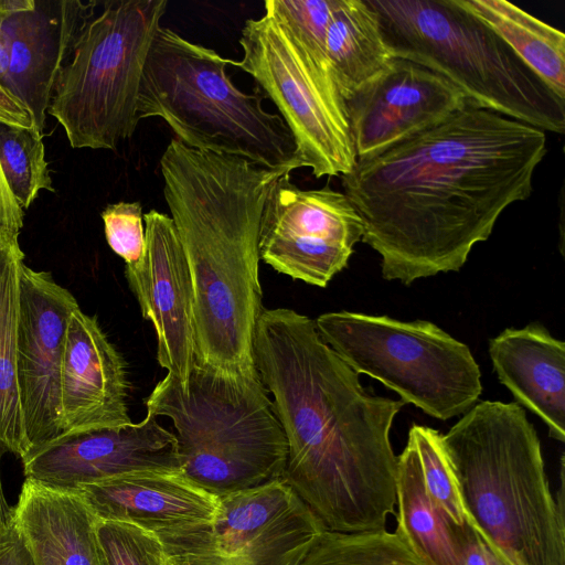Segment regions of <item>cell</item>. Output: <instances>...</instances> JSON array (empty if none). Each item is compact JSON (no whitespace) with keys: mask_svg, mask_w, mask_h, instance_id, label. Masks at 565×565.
Returning <instances> with one entry per match:
<instances>
[{"mask_svg":"<svg viewBox=\"0 0 565 565\" xmlns=\"http://www.w3.org/2000/svg\"><path fill=\"white\" fill-rule=\"evenodd\" d=\"M546 134L467 104L436 126L341 175L362 239L381 256L383 278L411 285L458 271L489 238L502 212L533 191Z\"/></svg>","mask_w":565,"mask_h":565,"instance_id":"obj_1","label":"cell"},{"mask_svg":"<svg viewBox=\"0 0 565 565\" xmlns=\"http://www.w3.org/2000/svg\"><path fill=\"white\" fill-rule=\"evenodd\" d=\"M253 354L287 440L284 480L327 530H384L396 507L390 431L402 401L367 393L309 317L262 311Z\"/></svg>","mask_w":565,"mask_h":565,"instance_id":"obj_2","label":"cell"},{"mask_svg":"<svg viewBox=\"0 0 565 565\" xmlns=\"http://www.w3.org/2000/svg\"><path fill=\"white\" fill-rule=\"evenodd\" d=\"M160 168L192 281L195 362L225 374H255L254 335L264 310L260 223L270 186L290 172L195 150L177 138Z\"/></svg>","mask_w":565,"mask_h":565,"instance_id":"obj_3","label":"cell"},{"mask_svg":"<svg viewBox=\"0 0 565 565\" xmlns=\"http://www.w3.org/2000/svg\"><path fill=\"white\" fill-rule=\"evenodd\" d=\"M441 443L467 523L508 565H565V507L521 405L476 403Z\"/></svg>","mask_w":565,"mask_h":565,"instance_id":"obj_4","label":"cell"},{"mask_svg":"<svg viewBox=\"0 0 565 565\" xmlns=\"http://www.w3.org/2000/svg\"><path fill=\"white\" fill-rule=\"evenodd\" d=\"M237 62L171 29L157 30L142 71L139 119L159 117L189 148L245 158L274 170L303 168L295 139L263 95L239 90L227 75Z\"/></svg>","mask_w":565,"mask_h":565,"instance_id":"obj_5","label":"cell"},{"mask_svg":"<svg viewBox=\"0 0 565 565\" xmlns=\"http://www.w3.org/2000/svg\"><path fill=\"white\" fill-rule=\"evenodd\" d=\"M147 414L172 420L182 475L217 497L284 479L287 440L259 379L199 365L181 387L167 374L146 398Z\"/></svg>","mask_w":565,"mask_h":565,"instance_id":"obj_6","label":"cell"},{"mask_svg":"<svg viewBox=\"0 0 565 565\" xmlns=\"http://www.w3.org/2000/svg\"><path fill=\"white\" fill-rule=\"evenodd\" d=\"M394 58L438 74L468 104L554 134L565 131L556 96L486 24L454 0H367Z\"/></svg>","mask_w":565,"mask_h":565,"instance_id":"obj_7","label":"cell"},{"mask_svg":"<svg viewBox=\"0 0 565 565\" xmlns=\"http://www.w3.org/2000/svg\"><path fill=\"white\" fill-rule=\"evenodd\" d=\"M167 4L105 1L85 25L47 109L73 148L115 150L136 131L142 71Z\"/></svg>","mask_w":565,"mask_h":565,"instance_id":"obj_8","label":"cell"},{"mask_svg":"<svg viewBox=\"0 0 565 565\" xmlns=\"http://www.w3.org/2000/svg\"><path fill=\"white\" fill-rule=\"evenodd\" d=\"M323 341L358 374H366L424 413L447 420L478 402L481 373L469 348L424 320L338 311L320 315Z\"/></svg>","mask_w":565,"mask_h":565,"instance_id":"obj_9","label":"cell"},{"mask_svg":"<svg viewBox=\"0 0 565 565\" xmlns=\"http://www.w3.org/2000/svg\"><path fill=\"white\" fill-rule=\"evenodd\" d=\"M236 66L271 99L289 128L303 167L316 178L349 173L356 154L342 98L322 71L267 12L248 19L239 39Z\"/></svg>","mask_w":565,"mask_h":565,"instance_id":"obj_10","label":"cell"},{"mask_svg":"<svg viewBox=\"0 0 565 565\" xmlns=\"http://www.w3.org/2000/svg\"><path fill=\"white\" fill-rule=\"evenodd\" d=\"M324 529L280 479L220 497L210 525L164 547L186 565H296Z\"/></svg>","mask_w":565,"mask_h":565,"instance_id":"obj_11","label":"cell"},{"mask_svg":"<svg viewBox=\"0 0 565 565\" xmlns=\"http://www.w3.org/2000/svg\"><path fill=\"white\" fill-rule=\"evenodd\" d=\"M361 220L344 193L301 190L280 175L270 186L260 223L259 256L295 280L326 287L362 239Z\"/></svg>","mask_w":565,"mask_h":565,"instance_id":"obj_12","label":"cell"},{"mask_svg":"<svg viewBox=\"0 0 565 565\" xmlns=\"http://www.w3.org/2000/svg\"><path fill=\"white\" fill-rule=\"evenodd\" d=\"M77 308L50 273L22 264L17 377L29 452L62 434L61 366L70 317Z\"/></svg>","mask_w":565,"mask_h":565,"instance_id":"obj_13","label":"cell"},{"mask_svg":"<svg viewBox=\"0 0 565 565\" xmlns=\"http://www.w3.org/2000/svg\"><path fill=\"white\" fill-rule=\"evenodd\" d=\"M21 460L25 479L61 490L131 472L182 473L175 435L150 414L139 423L60 436Z\"/></svg>","mask_w":565,"mask_h":565,"instance_id":"obj_14","label":"cell"},{"mask_svg":"<svg viewBox=\"0 0 565 565\" xmlns=\"http://www.w3.org/2000/svg\"><path fill=\"white\" fill-rule=\"evenodd\" d=\"M450 82L407 60L394 58L344 100L356 159L425 131L467 105Z\"/></svg>","mask_w":565,"mask_h":565,"instance_id":"obj_15","label":"cell"},{"mask_svg":"<svg viewBox=\"0 0 565 565\" xmlns=\"http://www.w3.org/2000/svg\"><path fill=\"white\" fill-rule=\"evenodd\" d=\"M143 221L142 258L126 266L125 275L142 317L156 330L160 366L184 388L195 363L191 276L172 218L151 210Z\"/></svg>","mask_w":565,"mask_h":565,"instance_id":"obj_16","label":"cell"},{"mask_svg":"<svg viewBox=\"0 0 565 565\" xmlns=\"http://www.w3.org/2000/svg\"><path fill=\"white\" fill-rule=\"evenodd\" d=\"M2 3L11 83L31 111L35 129L43 135L60 71L100 2L2 0Z\"/></svg>","mask_w":565,"mask_h":565,"instance_id":"obj_17","label":"cell"},{"mask_svg":"<svg viewBox=\"0 0 565 565\" xmlns=\"http://www.w3.org/2000/svg\"><path fill=\"white\" fill-rule=\"evenodd\" d=\"M126 362L95 316L70 317L62 358L60 419L63 435L132 423Z\"/></svg>","mask_w":565,"mask_h":565,"instance_id":"obj_18","label":"cell"},{"mask_svg":"<svg viewBox=\"0 0 565 565\" xmlns=\"http://www.w3.org/2000/svg\"><path fill=\"white\" fill-rule=\"evenodd\" d=\"M100 520L135 524L163 545L210 525L220 497L182 473L141 471L86 484L77 490Z\"/></svg>","mask_w":565,"mask_h":565,"instance_id":"obj_19","label":"cell"},{"mask_svg":"<svg viewBox=\"0 0 565 565\" xmlns=\"http://www.w3.org/2000/svg\"><path fill=\"white\" fill-rule=\"evenodd\" d=\"M499 381L565 441V343L540 323L508 328L489 341Z\"/></svg>","mask_w":565,"mask_h":565,"instance_id":"obj_20","label":"cell"},{"mask_svg":"<svg viewBox=\"0 0 565 565\" xmlns=\"http://www.w3.org/2000/svg\"><path fill=\"white\" fill-rule=\"evenodd\" d=\"M97 516L84 497L25 479L14 524L31 565H105L96 539Z\"/></svg>","mask_w":565,"mask_h":565,"instance_id":"obj_21","label":"cell"},{"mask_svg":"<svg viewBox=\"0 0 565 565\" xmlns=\"http://www.w3.org/2000/svg\"><path fill=\"white\" fill-rule=\"evenodd\" d=\"M326 51L344 100L381 75L394 60L367 0H337Z\"/></svg>","mask_w":565,"mask_h":565,"instance_id":"obj_22","label":"cell"},{"mask_svg":"<svg viewBox=\"0 0 565 565\" xmlns=\"http://www.w3.org/2000/svg\"><path fill=\"white\" fill-rule=\"evenodd\" d=\"M492 30L561 99L565 100V35L507 0H454Z\"/></svg>","mask_w":565,"mask_h":565,"instance_id":"obj_23","label":"cell"},{"mask_svg":"<svg viewBox=\"0 0 565 565\" xmlns=\"http://www.w3.org/2000/svg\"><path fill=\"white\" fill-rule=\"evenodd\" d=\"M395 532L427 565H461L457 526L431 501L414 446L397 456Z\"/></svg>","mask_w":565,"mask_h":565,"instance_id":"obj_24","label":"cell"},{"mask_svg":"<svg viewBox=\"0 0 565 565\" xmlns=\"http://www.w3.org/2000/svg\"><path fill=\"white\" fill-rule=\"evenodd\" d=\"M23 259L19 239L0 235V441L21 459L29 452L17 377Z\"/></svg>","mask_w":565,"mask_h":565,"instance_id":"obj_25","label":"cell"},{"mask_svg":"<svg viewBox=\"0 0 565 565\" xmlns=\"http://www.w3.org/2000/svg\"><path fill=\"white\" fill-rule=\"evenodd\" d=\"M296 565H427L394 531L334 532L324 529Z\"/></svg>","mask_w":565,"mask_h":565,"instance_id":"obj_26","label":"cell"},{"mask_svg":"<svg viewBox=\"0 0 565 565\" xmlns=\"http://www.w3.org/2000/svg\"><path fill=\"white\" fill-rule=\"evenodd\" d=\"M42 139L43 135L35 128L0 122V164L14 199L24 211L41 190L54 191Z\"/></svg>","mask_w":565,"mask_h":565,"instance_id":"obj_27","label":"cell"},{"mask_svg":"<svg viewBox=\"0 0 565 565\" xmlns=\"http://www.w3.org/2000/svg\"><path fill=\"white\" fill-rule=\"evenodd\" d=\"M408 441L416 451L426 491L437 508L456 525L466 524L467 516L458 483L441 443V434L414 424Z\"/></svg>","mask_w":565,"mask_h":565,"instance_id":"obj_28","label":"cell"},{"mask_svg":"<svg viewBox=\"0 0 565 565\" xmlns=\"http://www.w3.org/2000/svg\"><path fill=\"white\" fill-rule=\"evenodd\" d=\"M335 3L337 0H267L264 3L265 12L269 13L307 55L331 76L326 38Z\"/></svg>","mask_w":565,"mask_h":565,"instance_id":"obj_29","label":"cell"},{"mask_svg":"<svg viewBox=\"0 0 565 565\" xmlns=\"http://www.w3.org/2000/svg\"><path fill=\"white\" fill-rule=\"evenodd\" d=\"M95 533L105 565H168L159 537L135 524L97 518Z\"/></svg>","mask_w":565,"mask_h":565,"instance_id":"obj_30","label":"cell"},{"mask_svg":"<svg viewBox=\"0 0 565 565\" xmlns=\"http://www.w3.org/2000/svg\"><path fill=\"white\" fill-rule=\"evenodd\" d=\"M106 241L126 266L141 260L145 250L142 207L139 202H118L102 212Z\"/></svg>","mask_w":565,"mask_h":565,"instance_id":"obj_31","label":"cell"},{"mask_svg":"<svg viewBox=\"0 0 565 565\" xmlns=\"http://www.w3.org/2000/svg\"><path fill=\"white\" fill-rule=\"evenodd\" d=\"M3 3L0 0V122L35 128L31 111L20 100L9 73V54L2 28Z\"/></svg>","mask_w":565,"mask_h":565,"instance_id":"obj_32","label":"cell"},{"mask_svg":"<svg viewBox=\"0 0 565 565\" xmlns=\"http://www.w3.org/2000/svg\"><path fill=\"white\" fill-rule=\"evenodd\" d=\"M457 541L461 565H508L467 521L457 526Z\"/></svg>","mask_w":565,"mask_h":565,"instance_id":"obj_33","label":"cell"},{"mask_svg":"<svg viewBox=\"0 0 565 565\" xmlns=\"http://www.w3.org/2000/svg\"><path fill=\"white\" fill-rule=\"evenodd\" d=\"M24 210L14 199L0 164V235L19 239Z\"/></svg>","mask_w":565,"mask_h":565,"instance_id":"obj_34","label":"cell"},{"mask_svg":"<svg viewBox=\"0 0 565 565\" xmlns=\"http://www.w3.org/2000/svg\"><path fill=\"white\" fill-rule=\"evenodd\" d=\"M0 565H31L29 553L14 521L0 525Z\"/></svg>","mask_w":565,"mask_h":565,"instance_id":"obj_35","label":"cell"},{"mask_svg":"<svg viewBox=\"0 0 565 565\" xmlns=\"http://www.w3.org/2000/svg\"><path fill=\"white\" fill-rule=\"evenodd\" d=\"M8 451L3 444L0 441V462L3 452ZM14 521V507L9 505L4 497L1 471H0V525L10 524Z\"/></svg>","mask_w":565,"mask_h":565,"instance_id":"obj_36","label":"cell"},{"mask_svg":"<svg viewBox=\"0 0 565 565\" xmlns=\"http://www.w3.org/2000/svg\"><path fill=\"white\" fill-rule=\"evenodd\" d=\"M168 565H186L185 563H183L182 561L171 556L169 554V559H168Z\"/></svg>","mask_w":565,"mask_h":565,"instance_id":"obj_37","label":"cell"}]
</instances>
